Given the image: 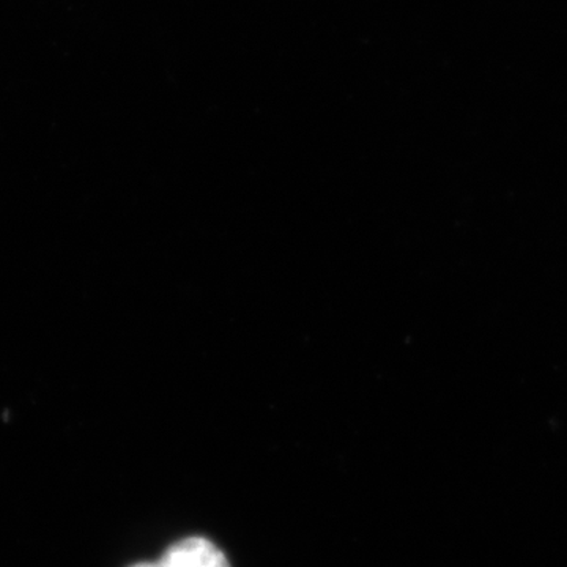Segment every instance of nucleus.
Returning <instances> with one entry per match:
<instances>
[{"label": "nucleus", "instance_id": "obj_1", "mask_svg": "<svg viewBox=\"0 0 567 567\" xmlns=\"http://www.w3.org/2000/svg\"><path fill=\"white\" fill-rule=\"evenodd\" d=\"M159 567H230L229 559L205 537L178 540L158 563Z\"/></svg>", "mask_w": 567, "mask_h": 567}, {"label": "nucleus", "instance_id": "obj_2", "mask_svg": "<svg viewBox=\"0 0 567 567\" xmlns=\"http://www.w3.org/2000/svg\"><path fill=\"white\" fill-rule=\"evenodd\" d=\"M132 567H159L158 563H140V565H134Z\"/></svg>", "mask_w": 567, "mask_h": 567}]
</instances>
